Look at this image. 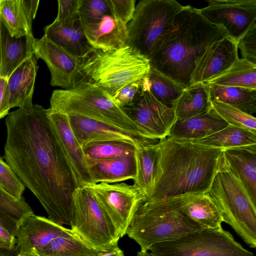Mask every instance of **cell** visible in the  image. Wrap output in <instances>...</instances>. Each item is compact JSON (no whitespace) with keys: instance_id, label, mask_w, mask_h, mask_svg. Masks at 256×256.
Returning a JSON list of instances; mask_svg holds the SVG:
<instances>
[{"instance_id":"48","label":"cell","mask_w":256,"mask_h":256,"mask_svg":"<svg viewBox=\"0 0 256 256\" xmlns=\"http://www.w3.org/2000/svg\"><path fill=\"white\" fill-rule=\"evenodd\" d=\"M136 256H154L151 252H148V251L140 250L137 252Z\"/></svg>"},{"instance_id":"18","label":"cell","mask_w":256,"mask_h":256,"mask_svg":"<svg viewBox=\"0 0 256 256\" xmlns=\"http://www.w3.org/2000/svg\"><path fill=\"white\" fill-rule=\"evenodd\" d=\"M66 228L48 218L34 214L26 216L17 226L16 254L38 251L60 236Z\"/></svg>"},{"instance_id":"27","label":"cell","mask_w":256,"mask_h":256,"mask_svg":"<svg viewBox=\"0 0 256 256\" xmlns=\"http://www.w3.org/2000/svg\"><path fill=\"white\" fill-rule=\"evenodd\" d=\"M212 107L208 86L198 82L184 88L173 109L176 120H184L204 114Z\"/></svg>"},{"instance_id":"39","label":"cell","mask_w":256,"mask_h":256,"mask_svg":"<svg viewBox=\"0 0 256 256\" xmlns=\"http://www.w3.org/2000/svg\"><path fill=\"white\" fill-rule=\"evenodd\" d=\"M0 184L1 187L12 196L20 198L25 186L10 166L0 156Z\"/></svg>"},{"instance_id":"17","label":"cell","mask_w":256,"mask_h":256,"mask_svg":"<svg viewBox=\"0 0 256 256\" xmlns=\"http://www.w3.org/2000/svg\"><path fill=\"white\" fill-rule=\"evenodd\" d=\"M238 58L237 42L228 36L222 38L210 46L198 60L190 86L205 82L220 74Z\"/></svg>"},{"instance_id":"10","label":"cell","mask_w":256,"mask_h":256,"mask_svg":"<svg viewBox=\"0 0 256 256\" xmlns=\"http://www.w3.org/2000/svg\"><path fill=\"white\" fill-rule=\"evenodd\" d=\"M148 250L154 256H255L222 226L154 244Z\"/></svg>"},{"instance_id":"45","label":"cell","mask_w":256,"mask_h":256,"mask_svg":"<svg viewBox=\"0 0 256 256\" xmlns=\"http://www.w3.org/2000/svg\"><path fill=\"white\" fill-rule=\"evenodd\" d=\"M98 256H124L123 251L120 250L118 244L112 248L104 250H102Z\"/></svg>"},{"instance_id":"40","label":"cell","mask_w":256,"mask_h":256,"mask_svg":"<svg viewBox=\"0 0 256 256\" xmlns=\"http://www.w3.org/2000/svg\"><path fill=\"white\" fill-rule=\"evenodd\" d=\"M58 12L56 20L66 26H73L80 20V0H58Z\"/></svg>"},{"instance_id":"49","label":"cell","mask_w":256,"mask_h":256,"mask_svg":"<svg viewBox=\"0 0 256 256\" xmlns=\"http://www.w3.org/2000/svg\"><path fill=\"white\" fill-rule=\"evenodd\" d=\"M0 256H14L13 252L0 249Z\"/></svg>"},{"instance_id":"37","label":"cell","mask_w":256,"mask_h":256,"mask_svg":"<svg viewBox=\"0 0 256 256\" xmlns=\"http://www.w3.org/2000/svg\"><path fill=\"white\" fill-rule=\"evenodd\" d=\"M0 212L18 224L26 216L34 214L28 204L22 196L16 198L0 186Z\"/></svg>"},{"instance_id":"12","label":"cell","mask_w":256,"mask_h":256,"mask_svg":"<svg viewBox=\"0 0 256 256\" xmlns=\"http://www.w3.org/2000/svg\"><path fill=\"white\" fill-rule=\"evenodd\" d=\"M87 186L109 216L120 238L123 237L136 206L146 198L144 194L134 184L125 182Z\"/></svg>"},{"instance_id":"46","label":"cell","mask_w":256,"mask_h":256,"mask_svg":"<svg viewBox=\"0 0 256 256\" xmlns=\"http://www.w3.org/2000/svg\"><path fill=\"white\" fill-rule=\"evenodd\" d=\"M6 79L0 76V110L3 97V94L6 84Z\"/></svg>"},{"instance_id":"13","label":"cell","mask_w":256,"mask_h":256,"mask_svg":"<svg viewBox=\"0 0 256 256\" xmlns=\"http://www.w3.org/2000/svg\"><path fill=\"white\" fill-rule=\"evenodd\" d=\"M208 6L198 8L210 23L221 26L228 36L236 42L256 24V0H210Z\"/></svg>"},{"instance_id":"33","label":"cell","mask_w":256,"mask_h":256,"mask_svg":"<svg viewBox=\"0 0 256 256\" xmlns=\"http://www.w3.org/2000/svg\"><path fill=\"white\" fill-rule=\"evenodd\" d=\"M212 102H220L249 114L256 112V90L240 87L207 84Z\"/></svg>"},{"instance_id":"23","label":"cell","mask_w":256,"mask_h":256,"mask_svg":"<svg viewBox=\"0 0 256 256\" xmlns=\"http://www.w3.org/2000/svg\"><path fill=\"white\" fill-rule=\"evenodd\" d=\"M86 158L93 184H114L136 176L134 154L106 159Z\"/></svg>"},{"instance_id":"15","label":"cell","mask_w":256,"mask_h":256,"mask_svg":"<svg viewBox=\"0 0 256 256\" xmlns=\"http://www.w3.org/2000/svg\"><path fill=\"white\" fill-rule=\"evenodd\" d=\"M68 115L70 128L81 146L90 142L100 140H123L136 146L159 141L146 138L136 133L84 116Z\"/></svg>"},{"instance_id":"4","label":"cell","mask_w":256,"mask_h":256,"mask_svg":"<svg viewBox=\"0 0 256 256\" xmlns=\"http://www.w3.org/2000/svg\"><path fill=\"white\" fill-rule=\"evenodd\" d=\"M190 195L158 201L141 200L132 212L126 234L139 244L141 250L148 251L154 244L204 229L182 210V204Z\"/></svg>"},{"instance_id":"11","label":"cell","mask_w":256,"mask_h":256,"mask_svg":"<svg viewBox=\"0 0 256 256\" xmlns=\"http://www.w3.org/2000/svg\"><path fill=\"white\" fill-rule=\"evenodd\" d=\"M147 138L160 140L168 136L176 120L173 108L158 102L148 90L146 77L144 88L130 104L121 108Z\"/></svg>"},{"instance_id":"7","label":"cell","mask_w":256,"mask_h":256,"mask_svg":"<svg viewBox=\"0 0 256 256\" xmlns=\"http://www.w3.org/2000/svg\"><path fill=\"white\" fill-rule=\"evenodd\" d=\"M229 224L245 243L256 248V204L241 183L224 164L208 192Z\"/></svg>"},{"instance_id":"50","label":"cell","mask_w":256,"mask_h":256,"mask_svg":"<svg viewBox=\"0 0 256 256\" xmlns=\"http://www.w3.org/2000/svg\"></svg>"},{"instance_id":"25","label":"cell","mask_w":256,"mask_h":256,"mask_svg":"<svg viewBox=\"0 0 256 256\" xmlns=\"http://www.w3.org/2000/svg\"><path fill=\"white\" fill-rule=\"evenodd\" d=\"M228 124L214 111L207 112L184 120H176L168 137L182 140H192L210 136Z\"/></svg>"},{"instance_id":"9","label":"cell","mask_w":256,"mask_h":256,"mask_svg":"<svg viewBox=\"0 0 256 256\" xmlns=\"http://www.w3.org/2000/svg\"><path fill=\"white\" fill-rule=\"evenodd\" d=\"M183 8L176 0H140L127 26V44L149 58L156 44Z\"/></svg>"},{"instance_id":"28","label":"cell","mask_w":256,"mask_h":256,"mask_svg":"<svg viewBox=\"0 0 256 256\" xmlns=\"http://www.w3.org/2000/svg\"><path fill=\"white\" fill-rule=\"evenodd\" d=\"M182 208L204 229L218 228L224 222L220 210L208 192L190 195Z\"/></svg>"},{"instance_id":"32","label":"cell","mask_w":256,"mask_h":256,"mask_svg":"<svg viewBox=\"0 0 256 256\" xmlns=\"http://www.w3.org/2000/svg\"><path fill=\"white\" fill-rule=\"evenodd\" d=\"M205 83L256 90V64L238 58L226 70Z\"/></svg>"},{"instance_id":"44","label":"cell","mask_w":256,"mask_h":256,"mask_svg":"<svg viewBox=\"0 0 256 256\" xmlns=\"http://www.w3.org/2000/svg\"><path fill=\"white\" fill-rule=\"evenodd\" d=\"M16 242V236L0 224V249L13 252Z\"/></svg>"},{"instance_id":"24","label":"cell","mask_w":256,"mask_h":256,"mask_svg":"<svg viewBox=\"0 0 256 256\" xmlns=\"http://www.w3.org/2000/svg\"><path fill=\"white\" fill-rule=\"evenodd\" d=\"M34 36H10L0 20V76L8 79L25 60L34 54Z\"/></svg>"},{"instance_id":"42","label":"cell","mask_w":256,"mask_h":256,"mask_svg":"<svg viewBox=\"0 0 256 256\" xmlns=\"http://www.w3.org/2000/svg\"><path fill=\"white\" fill-rule=\"evenodd\" d=\"M112 16L128 25L132 19L136 10V0H108Z\"/></svg>"},{"instance_id":"21","label":"cell","mask_w":256,"mask_h":256,"mask_svg":"<svg viewBox=\"0 0 256 256\" xmlns=\"http://www.w3.org/2000/svg\"><path fill=\"white\" fill-rule=\"evenodd\" d=\"M39 2L38 0H0V20L11 36H33L32 22Z\"/></svg>"},{"instance_id":"30","label":"cell","mask_w":256,"mask_h":256,"mask_svg":"<svg viewBox=\"0 0 256 256\" xmlns=\"http://www.w3.org/2000/svg\"><path fill=\"white\" fill-rule=\"evenodd\" d=\"M136 175L134 185L149 198L152 192L158 160L157 142L137 146L135 152Z\"/></svg>"},{"instance_id":"36","label":"cell","mask_w":256,"mask_h":256,"mask_svg":"<svg viewBox=\"0 0 256 256\" xmlns=\"http://www.w3.org/2000/svg\"><path fill=\"white\" fill-rule=\"evenodd\" d=\"M216 113L228 124L256 134V118L240 109L220 102H212Z\"/></svg>"},{"instance_id":"19","label":"cell","mask_w":256,"mask_h":256,"mask_svg":"<svg viewBox=\"0 0 256 256\" xmlns=\"http://www.w3.org/2000/svg\"><path fill=\"white\" fill-rule=\"evenodd\" d=\"M48 116L78 186L93 184L86 157L72 131L68 115L60 112L49 113L48 111Z\"/></svg>"},{"instance_id":"31","label":"cell","mask_w":256,"mask_h":256,"mask_svg":"<svg viewBox=\"0 0 256 256\" xmlns=\"http://www.w3.org/2000/svg\"><path fill=\"white\" fill-rule=\"evenodd\" d=\"M186 141L208 148L222 150L250 147L256 146V134L245 130L228 125L210 136Z\"/></svg>"},{"instance_id":"16","label":"cell","mask_w":256,"mask_h":256,"mask_svg":"<svg viewBox=\"0 0 256 256\" xmlns=\"http://www.w3.org/2000/svg\"><path fill=\"white\" fill-rule=\"evenodd\" d=\"M33 54L22 62L7 79L0 110V119L14 107L32 106L35 80L38 66Z\"/></svg>"},{"instance_id":"41","label":"cell","mask_w":256,"mask_h":256,"mask_svg":"<svg viewBox=\"0 0 256 256\" xmlns=\"http://www.w3.org/2000/svg\"><path fill=\"white\" fill-rule=\"evenodd\" d=\"M237 46L240 50L242 58L256 64V24L240 38Z\"/></svg>"},{"instance_id":"3","label":"cell","mask_w":256,"mask_h":256,"mask_svg":"<svg viewBox=\"0 0 256 256\" xmlns=\"http://www.w3.org/2000/svg\"><path fill=\"white\" fill-rule=\"evenodd\" d=\"M227 36L224 28L209 22L198 8L184 6L155 46L148 58L150 66L186 88L206 50Z\"/></svg>"},{"instance_id":"5","label":"cell","mask_w":256,"mask_h":256,"mask_svg":"<svg viewBox=\"0 0 256 256\" xmlns=\"http://www.w3.org/2000/svg\"><path fill=\"white\" fill-rule=\"evenodd\" d=\"M150 70L149 59L128 44L114 50L93 48L81 58L74 87L94 84L112 97L127 85L146 78Z\"/></svg>"},{"instance_id":"34","label":"cell","mask_w":256,"mask_h":256,"mask_svg":"<svg viewBox=\"0 0 256 256\" xmlns=\"http://www.w3.org/2000/svg\"><path fill=\"white\" fill-rule=\"evenodd\" d=\"M148 88L154 97L164 106L173 108L184 87L150 66L146 76Z\"/></svg>"},{"instance_id":"2","label":"cell","mask_w":256,"mask_h":256,"mask_svg":"<svg viewBox=\"0 0 256 256\" xmlns=\"http://www.w3.org/2000/svg\"><path fill=\"white\" fill-rule=\"evenodd\" d=\"M158 160L152 192L158 201L208 191L222 164V149L166 137L157 142Z\"/></svg>"},{"instance_id":"35","label":"cell","mask_w":256,"mask_h":256,"mask_svg":"<svg viewBox=\"0 0 256 256\" xmlns=\"http://www.w3.org/2000/svg\"><path fill=\"white\" fill-rule=\"evenodd\" d=\"M136 147L132 143L118 140L92 142L82 146L86 158L98 160L134 154Z\"/></svg>"},{"instance_id":"38","label":"cell","mask_w":256,"mask_h":256,"mask_svg":"<svg viewBox=\"0 0 256 256\" xmlns=\"http://www.w3.org/2000/svg\"><path fill=\"white\" fill-rule=\"evenodd\" d=\"M112 14L108 0H80L78 17L81 24L93 22Z\"/></svg>"},{"instance_id":"1","label":"cell","mask_w":256,"mask_h":256,"mask_svg":"<svg viewBox=\"0 0 256 256\" xmlns=\"http://www.w3.org/2000/svg\"><path fill=\"white\" fill-rule=\"evenodd\" d=\"M6 162L38 199L48 218L70 226L76 179L48 116L33 104L8 113L6 119Z\"/></svg>"},{"instance_id":"20","label":"cell","mask_w":256,"mask_h":256,"mask_svg":"<svg viewBox=\"0 0 256 256\" xmlns=\"http://www.w3.org/2000/svg\"><path fill=\"white\" fill-rule=\"evenodd\" d=\"M81 25L88 43L94 48L114 50L127 45L128 25L116 20L110 13Z\"/></svg>"},{"instance_id":"8","label":"cell","mask_w":256,"mask_h":256,"mask_svg":"<svg viewBox=\"0 0 256 256\" xmlns=\"http://www.w3.org/2000/svg\"><path fill=\"white\" fill-rule=\"evenodd\" d=\"M71 229L100 250L118 244L120 238L112 221L90 188L78 186L73 193Z\"/></svg>"},{"instance_id":"6","label":"cell","mask_w":256,"mask_h":256,"mask_svg":"<svg viewBox=\"0 0 256 256\" xmlns=\"http://www.w3.org/2000/svg\"><path fill=\"white\" fill-rule=\"evenodd\" d=\"M48 111L84 116L145 137L111 96L94 84H84L69 90H54Z\"/></svg>"},{"instance_id":"47","label":"cell","mask_w":256,"mask_h":256,"mask_svg":"<svg viewBox=\"0 0 256 256\" xmlns=\"http://www.w3.org/2000/svg\"><path fill=\"white\" fill-rule=\"evenodd\" d=\"M16 256H40L34 251L25 252L23 254H18Z\"/></svg>"},{"instance_id":"43","label":"cell","mask_w":256,"mask_h":256,"mask_svg":"<svg viewBox=\"0 0 256 256\" xmlns=\"http://www.w3.org/2000/svg\"><path fill=\"white\" fill-rule=\"evenodd\" d=\"M144 78L131 83L120 90L111 97L113 102L120 108L132 102L142 90Z\"/></svg>"},{"instance_id":"26","label":"cell","mask_w":256,"mask_h":256,"mask_svg":"<svg viewBox=\"0 0 256 256\" xmlns=\"http://www.w3.org/2000/svg\"><path fill=\"white\" fill-rule=\"evenodd\" d=\"M44 36L79 58L85 57L93 48L80 20L73 26H66L54 20L44 27Z\"/></svg>"},{"instance_id":"22","label":"cell","mask_w":256,"mask_h":256,"mask_svg":"<svg viewBox=\"0 0 256 256\" xmlns=\"http://www.w3.org/2000/svg\"><path fill=\"white\" fill-rule=\"evenodd\" d=\"M222 161L256 204V146L224 149Z\"/></svg>"},{"instance_id":"29","label":"cell","mask_w":256,"mask_h":256,"mask_svg":"<svg viewBox=\"0 0 256 256\" xmlns=\"http://www.w3.org/2000/svg\"><path fill=\"white\" fill-rule=\"evenodd\" d=\"M94 248L71 228L65 230L48 244L36 252L40 256H98Z\"/></svg>"},{"instance_id":"14","label":"cell","mask_w":256,"mask_h":256,"mask_svg":"<svg viewBox=\"0 0 256 256\" xmlns=\"http://www.w3.org/2000/svg\"><path fill=\"white\" fill-rule=\"evenodd\" d=\"M33 53L46 64L51 75L50 85L64 90L74 87L81 58L68 52L45 36L34 38Z\"/></svg>"}]
</instances>
